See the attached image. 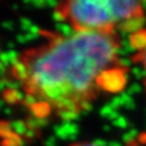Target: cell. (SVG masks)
Returning a JSON list of instances; mask_svg holds the SVG:
<instances>
[{
	"instance_id": "484cf974",
	"label": "cell",
	"mask_w": 146,
	"mask_h": 146,
	"mask_svg": "<svg viewBox=\"0 0 146 146\" xmlns=\"http://www.w3.org/2000/svg\"><path fill=\"white\" fill-rule=\"evenodd\" d=\"M16 40L20 42V43H24V42L27 41L26 37H25V34H19L16 36Z\"/></svg>"
},
{
	"instance_id": "1f68e13d",
	"label": "cell",
	"mask_w": 146,
	"mask_h": 146,
	"mask_svg": "<svg viewBox=\"0 0 146 146\" xmlns=\"http://www.w3.org/2000/svg\"><path fill=\"white\" fill-rule=\"evenodd\" d=\"M141 3H142V8H143V10L146 9V1H141Z\"/></svg>"
},
{
	"instance_id": "7c38bea8",
	"label": "cell",
	"mask_w": 146,
	"mask_h": 146,
	"mask_svg": "<svg viewBox=\"0 0 146 146\" xmlns=\"http://www.w3.org/2000/svg\"><path fill=\"white\" fill-rule=\"evenodd\" d=\"M120 98L123 101V106L128 110H133L135 107V103H134V100L131 96L130 94H128L127 92H121L120 94Z\"/></svg>"
},
{
	"instance_id": "277c9868",
	"label": "cell",
	"mask_w": 146,
	"mask_h": 146,
	"mask_svg": "<svg viewBox=\"0 0 146 146\" xmlns=\"http://www.w3.org/2000/svg\"><path fill=\"white\" fill-rule=\"evenodd\" d=\"M146 23V19L144 16H140V17H133V19H129V20H125L122 21L121 23H119L120 31H123L127 33L128 35H132L136 31L143 29V26Z\"/></svg>"
},
{
	"instance_id": "2e32d148",
	"label": "cell",
	"mask_w": 146,
	"mask_h": 146,
	"mask_svg": "<svg viewBox=\"0 0 146 146\" xmlns=\"http://www.w3.org/2000/svg\"><path fill=\"white\" fill-rule=\"evenodd\" d=\"M114 110H116L111 108L110 105H104V106L100 110V115L103 116V117H106V118L108 119V118H110V116L111 115V113H113Z\"/></svg>"
},
{
	"instance_id": "603a6c76",
	"label": "cell",
	"mask_w": 146,
	"mask_h": 146,
	"mask_svg": "<svg viewBox=\"0 0 146 146\" xmlns=\"http://www.w3.org/2000/svg\"><path fill=\"white\" fill-rule=\"evenodd\" d=\"M46 146H55V137L54 136H49L46 141L43 142Z\"/></svg>"
},
{
	"instance_id": "f1b7e54d",
	"label": "cell",
	"mask_w": 146,
	"mask_h": 146,
	"mask_svg": "<svg viewBox=\"0 0 146 146\" xmlns=\"http://www.w3.org/2000/svg\"><path fill=\"white\" fill-rule=\"evenodd\" d=\"M70 146H95L94 144H92V143H74V144H72Z\"/></svg>"
},
{
	"instance_id": "cb8c5ba5",
	"label": "cell",
	"mask_w": 146,
	"mask_h": 146,
	"mask_svg": "<svg viewBox=\"0 0 146 146\" xmlns=\"http://www.w3.org/2000/svg\"><path fill=\"white\" fill-rule=\"evenodd\" d=\"M35 134H36V131L28 129V130L26 131V133L24 134V136H23V137H25V139H27V140L29 141L31 139H34V137H35Z\"/></svg>"
},
{
	"instance_id": "ac0fdd59",
	"label": "cell",
	"mask_w": 146,
	"mask_h": 146,
	"mask_svg": "<svg viewBox=\"0 0 146 146\" xmlns=\"http://www.w3.org/2000/svg\"><path fill=\"white\" fill-rule=\"evenodd\" d=\"M131 73L134 75V77H135L136 79H144V76H145L144 68L133 67V68H131Z\"/></svg>"
},
{
	"instance_id": "5b68a950",
	"label": "cell",
	"mask_w": 146,
	"mask_h": 146,
	"mask_svg": "<svg viewBox=\"0 0 146 146\" xmlns=\"http://www.w3.org/2000/svg\"><path fill=\"white\" fill-rule=\"evenodd\" d=\"M129 40L134 50H137L139 52L144 51L146 49V29L143 28L141 31L130 35Z\"/></svg>"
},
{
	"instance_id": "83f0119b",
	"label": "cell",
	"mask_w": 146,
	"mask_h": 146,
	"mask_svg": "<svg viewBox=\"0 0 146 146\" xmlns=\"http://www.w3.org/2000/svg\"><path fill=\"white\" fill-rule=\"evenodd\" d=\"M2 26L5 27V28H9V29H12L13 28V23L12 22H3L2 23Z\"/></svg>"
},
{
	"instance_id": "ba28073f",
	"label": "cell",
	"mask_w": 146,
	"mask_h": 146,
	"mask_svg": "<svg viewBox=\"0 0 146 146\" xmlns=\"http://www.w3.org/2000/svg\"><path fill=\"white\" fill-rule=\"evenodd\" d=\"M23 137L19 134H16L14 132H12L8 136L3 137L2 146H21L23 144Z\"/></svg>"
},
{
	"instance_id": "4316f807",
	"label": "cell",
	"mask_w": 146,
	"mask_h": 146,
	"mask_svg": "<svg viewBox=\"0 0 146 146\" xmlns=\"http://www.w3.org/2000/svg\"><path fill=\"white\" fill-rule=\"evenodd\" d=\"M137 139H139V142H141L142 144H146V132H144V133L140 134Z\"/></svg>"
},
{
	"instance_id": "ffe728a7",
	"label": "cell",
	"mask_w": 146,
	"mask_h": 146,
	"mask_svg": "<svg viewBox=\"0 0 146 146\" xmlns=\"http://www.w3.org/2000/svg\"><path fill=\"white\" fill-rule=\"evenodd\" d=\"M141 91V87H140V84H131V87L129 89H128V91H127V93L130 94L131 96H132V94L133 93H139Z\"/></svg>"
},
{
	"instance_id": "7402d4cb",
	"label": "cell",
	"mask_w": 146,
	"mask_h": 146,
	"mask_svg": "<svg viewBox=\"0 0 146 146\" xmlns=\"http://www.w3.org/2000/svg\"><path fill=\"white\" fill-rule=\"evenodd\" d=\"M52 17L54 21L58 22V23H61L62 21H65V17H64V15H63L62 13L60 12L58 10H54L52 13Z\"/></svg>"
},
{
	"instance_id": "8992f818",
	"label": "cell",
	"mask_w": 146,
	"mask_h": 146,
	"mask_svg": "<svg viewBox=\"0 0 146 146\" xmlns=\"http://www.w3.org/2000/svg\"><path fill=\"white\" fill-rule=\"evenodd\" d=\"M29 110H31V114L34 115V117H36V118H44L52 110L51 107L44 102H38L37 104H35Z\"/></svg>"
},
{
	"instance_id": "f546056e",
	"label": "cell",
	"mask_w": 146,
	"mask_h": 146,
	"mask_svg": "<svg viewBox=\"0 0 146 146\" xmlns=\"http://www.w3.org/2000/svg\"><path fill=\"white\" fill-rule=\"evenodd\" d=\"M108 146H122V145L120 144L119 142L113 141V142H110V143H108Z\"/></svg>"
},
{
	"instance_id": "836d02e7",
	"label": "cell",
	"mask_w": 146,
	"mask_h": 146,
	"mask_svg": "<svg viewBox=\"0 0 146 146\" xmlns=\"http://www.w3.org/2000/svg\"><path fill=\"white\" fill-rule=\"evenodd\" d=\"M8 47H13V43H12V42H9V43H8Z\"/></svg>"
},
{
	"instance_id": "e0dca14e",
	"label": "cell",
	"mask_w": 146,
	"mask_h": 146,
	"mask_svg": "<svg viewBox=\"0 0 146 146\" xmlns=\"http://www.w3.org/2000/svg\"><path fill=\"white\" fill-rule=\"evenodd\" d=\"M111 107V108H114V110H116V108H118L119 106H123V101H122V99L119 96H115V98H113L111 99V101L110 102V104H108Z\"/></svg>"
},
{
	"instance_id": "d4e9b609",
	"label": "cell",
	"mask_w": 146,
	"mask_h": 146,
	"mask_svg": "<svg viewBox=\"0 0 146 146\" xmlns=\"http://www.w3.org/2000/svg\"><path fill=\"white\" fill-rule=\"evenodd\" d=\"M92 144H94L95 146H108V143H106L104 140L102 139H96L92 142Z\"/></svg>"
},
{
	"instance_id": "44dd1931",
	"label": "cell",
	"mask_w": 146,
	"mask_h": 146,
	"mask_svg": "<svg viewBox=\"0 0 146 146\" xmlns=\"http://www.w3.org/2000/svg\"><path fill=\"white\" fill-rule=\"evenodd\" d=\"M25 3H28V5H35L37 8H42L44 5H47V1H43V0H34V1H24Z\"/></svg>"
},
{
	"instance_id": "7a4b0ae2",
	"label": "cell",
	"mask_w": 146,
	"mask_h": 146,
	"mask_svg": "<svg viewBox=\"0 0 146 146\" xmlns=\"http://www.w3.org/2000/svg\"><path fill=\"white\" fill-rule=\"evenodd\" d=\"M69 21L75 31H115L118 22L144 16L141 1L74 0L58 2L54 9Z\"/></svg>"
},
{
	"instance_id": "5bb4252c",
	"label": "cell",
	"mask_w": 146,
	"mask_h": 146,
	"mask_svg": "<svg viewBox=\"0 0 146 146\" xmlns=\"http://www.w3.org/2000/svg\"><path fill=\"white\" fill-rule=\"evenodd\" d=\"M53 129H54V133H55V135L58 136V137L62 139V140H67V139H69V135L67 134V132L64 130L63 125H54V127H53Z\"/></svg>"
},
{
	"instance_id": "30bf717a",
	"label": "cell",
	"mask_w": 146,
	"mask_h": 146,
	"mask_svg": "<svg viewBox=\"0 0 146 146\" xmlns=\"http://www.w3.org/2000/svg\"><path fill=\"white\" fill-rule=\"evenodd\" d=\"M132 62L137 63L140 62L143 65V68H144V73H145V76H144V84H145V89H146V49L142 52H139L137 54H135L133 58H132Z\"/></svg>"
},
{
	"instance_id": "52a82bcc",
	"label": "cell",
	"mask_w": 146,
	"mask_h": 146,
	"mask_svg": "<svg viewBox=\"0 0 146 146\" xmlns=\"http://www.w3.org/2000/svg\"><path fill=\"white\" fill-rule=\"evenodd\" d=\"M24 98H25V95H23L19 90L7 89L3 91V99L9 104H16L17 102H22Z\"/></svg>"
},
{
	"instance_id": "d6a6232c",
	"label": "cell",
	"mask_w": 146,
	"mask_h": 146,
	"mask_svg": "<svg viewBox=\"0 0 146 146\" xmlns=\"http://www.w3.org/2000/svg\"><path fill=\"white\" fill-rule=\"evenodd\" d=\"M103 129H104L105 131H110V127H108V125H104V127H103Z\"/></svg>"
},
{
	"instance_id": "3957f363",
	"label": "cell",
	"mask_w": 146,
	"mask_h": 146,
	"mask_svg": "<svg viewBox=\"0 0 146 146\" xmlns=\"http://www.w3.org/2000/svg\"><path fill=\"white\" fill-rule=\"evenodd\" d=\"M128 69L118 65L103 72L98 78L99 88L110 93L121 92L128 80Z\"/></svg>"
},
{
	"instance_id": "8fae6325",
	"label": "cell",
	"mask_w": 146,
	"mask_h": 146,
	"mask_svg": "<svg viewBox=\"0 0 146 146\" xmlns=\"http://www.w3.org/2000/svg\"><path fill=\"white\" fill-rule=\"evenodd\" d=\"M55 27H56V29H58L60 33V35H62V36L64 37H69L72 36L74 33H75V31H74L73 27H70L68 24H63V23H58L56 25H55Z\"/></svg>"
},
{
	"instance_id": "6da1fadb",
	"label": "cell",
	"mask_w": 146,
	"mask_h": 146,
	"mask_svg": "<svg viewBox=\"0 0 146 146\" xmlns=\"http://www.w3.org/2000/svg\"><path fill=\"white\" fill-rule=\"evenodd\" d=\"M48 41L20 55L26 68L21 82L26 94L47 103L62 118L66 114H86L101 89V74L120 65V42L116 31H75L64 37L40 29Z\"/></svg>"
},
{
	"instance_id": "4dcf8cb0",
	"label": "cell",
	"mask_w": 146,
	"mask_h": 146,
	"mask_svg": "<svg viewBox=\"0 0 146 146\" xmlns=\"http://www.w3.org/2000/svg\"><path fill=\"white\" fill-rule=\"evenodd\" d=\"M127 146H139V143L134 140V141H132V142H130V143H128L127 144Z\"/></svg>"
},
{
	"instance_id": "4fadbf2b",
	"label": "cell",
	"mask_w": 146,
	"mask_h": 146,
	"mask_svg": "<svg viewBox=\"0 0 146 146\" xmlns=\"http://www.w3.org/2000/svg\"><path fill=\"white\" fill-rule=\"evenodd\" d=\"M63 128H64V130L67 132V134L69 136L70 135H76L77 133H78V125H75L74 122H64L63 123Z\"/></svg>"
},
{
	"instance_id": "d6986e66",
	"label": "cell",
	"mask_w": 146,
	"mask_h": 146,
	"mask_svg": "<svg viewBox=\"0 0 146 146\" xmlns=\"http://www.w3.org/2000/svg\"><path fill=\"white\" fill-rule=\"evenodd\" d=\"M20 24H21V28L22 29H24V31H28L31 29V27L33 26V24H31V22L26 19V17H21V20H20Z\"/></svg>"
},
{
	"instance_id": "9c48e42d",
	"label": "cell",
	"mask_w": 146,
	"mask_h": 146,
	"mask_svg": "<svg viewBox=\"0 0 146 146\" xmlns=\"http://www.w3.org/2000/svg\"><path fill=\"white\" fill-rule=\"evenodd\" d=\"M10 125H11L12 131H13L14 133H16V134L21 135L22 137L24 136V134L26 133V131L28 130V128H27L25 121H21V120L12 121V122L10 123Z\"/></svg>"
},
{
	"instance_id": "9a60e30c",
	"label": "cell",
	"mask_w": 146,
	"mask_h": 146,
	"mask_svg": "<svg viewBox=\"0 0 146 146\" xmlns=\"http://www.w3.org/2000/svg\"><path fill=\"white\" fill-rule=\"evenodd\" d=\"M113 125H116V127H118V128L125 129V128H127V127L129 125V122H128V119H127L125 117H123V116H119L117 119L113 121Z\"/></svg>"
}]
</instances>
